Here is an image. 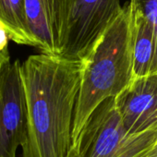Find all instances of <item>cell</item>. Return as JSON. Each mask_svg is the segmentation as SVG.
<instances>
[{
  "mask_svg": "<svg viewBox=\"0 0 157 157\" xmlns=\"http://www.w3.org/2000/svg\"><path fill=\"white\" fill-rule=\"evenodd\" d=\"M82 66V61L44 53L30 56L21 64L29 115L23 157H67Z\"/></svg>",
  "mask_w": 157,
  "mask_h": 157,
  "instance_id": "6da1fadb",
  "label": "cell"
},
{
  "mask_svg": "<svg viewBox=\"0 0 157 157\" xmlns=\"http://www.w3.org/2000/svg\"><path fill=\"white\" fill-rule=\"evenodd\" d=\"M132 29V10L128 4L82 61L70 150L77 146L89 117L100 104L117 97L133 81Z\"/></svg>",
  "mask_w": 157,
  "mask_h": 157,
  "instance_id": "7a4b0ae2",
  "label": "cell"
},
{
  "mask_svg": "<svg viewBox=\"0 0 157 157\" xmlns=\"http://www.w3.org/2000/svg\"><path fill=\"white\" fill-rule=\"evenodd\" d=\"M157 140V128L130 133L115 97L105 100L89 117L77 146L67 157H146Z\"/></svg>",
  "mask_w": 157,
  "mask_h": 157,
  "instance_id": "3957f363",
  "label": "cell"
},
{
  "mask_svg": "<svg viewBox=\"0 0 157 157\" xmlns=\"http://www.w3.org/2000/svg\"><path fill=\"white\" fill-rule=\"evenodd\" d=\"M119 0H68L60 57L82 61L122 10Z\"/></svg>",
  "mask_w": 157,
  "mask_h": 157,
  "instance_id": "277c9868",
  "label": "cell"
},
{
  "mask_svg": "<svg viewBox=\"0 0 157 157\" xmlns=\"http://www.w3.org/2000/svg\"><path fill=\"white\" fill-rule=\"evenodd\" d=\"M29 115L25 86L19 60L0 68V157H16L28 141Z\"/></svg>",
  "mask_w": 157,
  "mask_h": 157,
  "instance_id": "5b68a950",
  "label": "cell"
},
{
  "mask_svg": "<svg viewBox=\"0 0 157 157\" xmlns=\"http://www.w3.org/2000/svg\"><path fill=\"white\" fill-rule=\"evenodd\" d=\"M68 13V0H25V14L33 46L59 56Z\"/></svg>",
  "mask_w": 157,
  "mask_h": 157,
  "instance_id": "8992f818",
  "label": "cell"
},
{
  "mask_svg": "<svg viewBox=\"0 0 157 157\" xmlns=\"http://www.w3.org/2000/svg\"><path fill=\"white\" fill-rule=\"evenodd\" d=\"M122 122L130 133L157 128V74L134 78L115 97Z\"/></svg>",
  "mask_w": 157,
  "mask_h": 157,
  "instance_id": "52a82bcc",
  "label": "cell"
},
{
  "mask_svg": "<svg viewBox=\"0 0 157 157\" xmlns=\"http://www.w3.org/2000/svg\"><path fill=\"white\" fill-rule=\"evenodd\" d=\"M132 17L134 78L157 74V30L143 16L132 12Z\"/></svg>",
  "mask_w": 157,
  "mask_h": 157,
  "instance_id": "ba28073f",
  "label": "cell"
},
{
  "mask_svg": "<svg viewBox=\"0 0 157 157\" xmlns=\"http://www.w3.org/2000/svg\"><path fill=\"white\" fill-rule=\"evenodd\" d=\"M0 21L7 28L10 40L18 44L33 46L27 25L25 0H0Z\"/></svg>",
  "mask_w": 157,
  "mask_h": 157,
  "instance_id": "9c48e42d",
  "label": "cell"
},
{
  "mask_svg": "<svg viewBox=\"0 0 157 157\" xmlns=\"http://www.w3.org/2000/svg\"><path fill=\"white\" fill-rule=\"evenodd\" d=\"M133 13L146 18L157 30V0H130Z\"/></svg>",
  "mask_w": 157,
  "mask_h": 157,
  "instance_id": "30bf717a",
  "label": "cell"
},
{
  "mask_svg": "<svg viewBox=\"0 0 157 157\" xmlns=\"http://www.w3.org/2000/svg\"><path fill=\"white\" fill-rule=\"evenodd\" d=\"M10 40V38L7 28L0 21V63L3 65L10 60V56L9 53Z\"/></svg>",
  "mask_w": 157,
  "mask_h": 157,
  "instance_id": "8fae6325",
  "label": "cell"
},
{
  "mask_svg": "<svg viewBox=\"0 0 157 157\" xmlns=\"http://www.w3.org/2000/svg\"><path fill=\"white\" fill-rule=\"evenodd\" d=\"M146 157H157V140L153 145V147L151 149V151L148 152Z\"/></svg>",
  "mask_w": 157,
  "mask_h": 157,
  "instance_id": "7c38bea8",
  "label": "cell"
},
{
  "mask_svg": "<svg viewBox=\"0 0 157 157\" xmlns=\"http://www.w3.org/2000/svg\"><path fill=\"white\" fill-rule=\"evenodd\" d=\"M2 66H3V64H1V63H0V68L2 67Z\"/></svg>",
  "mask_w": 157,
  "mask_h": 157,
  "instance_id": "4fadbf2b",
  "label": "cell"
}]
</instances>
